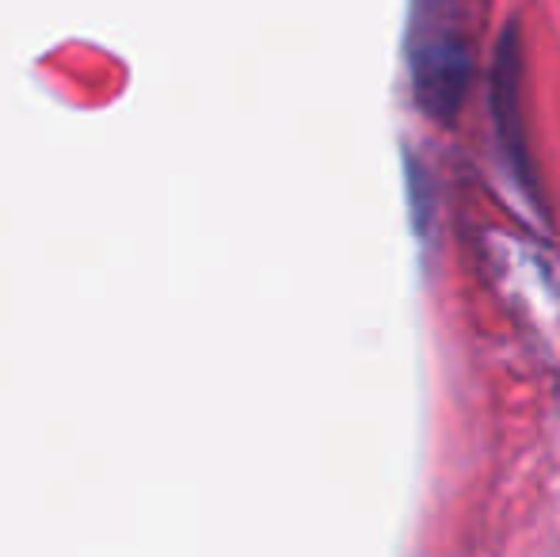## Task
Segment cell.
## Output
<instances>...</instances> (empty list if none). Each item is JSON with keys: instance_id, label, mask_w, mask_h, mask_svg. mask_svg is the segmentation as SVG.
Returning <instances> with one entry per match:
<instances>
[{"instance_id": "cell-1", "label": "cell", "mask_w": 560, "mask_h": 557, "mask_svg": "<svg viewBox=\"0 0 560 557\" xmlns=\"http://www.w3.org/2000/svg\"><path fill=\"white\" fill-rule=\"evenodd\" d=\"M408 66H412L416 104L431 119H454L469 89V46H465L454 0H412Z\"/></svg>"}, {"instance_id": "cell-2", "label": "cell", "mask_w": 560, "mask_h": 557, "mask_svg": "<svg viewBox=\"0 0 560 557\" xmlns=\"http://www.w3.org/2000/svg\"><path fill=\"white\" fill-rule=\"evenodd\" d=\"M492 115H495V135L503 141L508 164L526 187H534L530 169H526V138H523V54H518L515 31H508L500 54H495L492 69Z\"/></svg>"}]
</instances>
